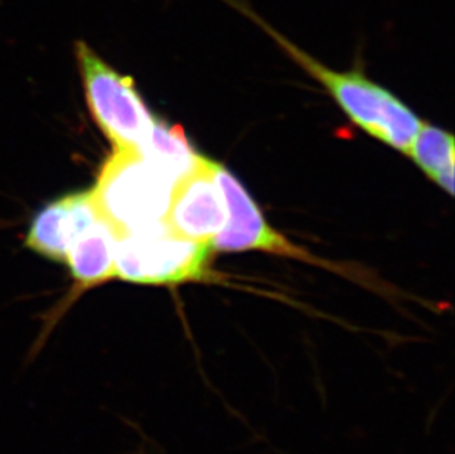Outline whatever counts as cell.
<instances>
[{
    "mask_svg": "<svg viewBox=\"0 0 455 454\" xmlns=\"http://www.w3.org/2000/svg\"><path fill=\"white\" fill-rule=\"evenodd\" d=\"M239 12L245 13L262 30H266L273 39L304 67L314 78H317L329 93L335 98L347 116L360 126L361 129L385 142L387 145L407 154L412 139L420 127L419 117L396 98L395 94L370 82L360 73H338L327 69L318 61L307 55L299 47L291 44L283 36L273 30L270 24L262 21L257 12L248 4V0H223Z\"/></svg>",
    "mask_w": 455,
    "mask_h": 454,
    "instance_id": "obj_1",
    "label": "cell"
},
{
    "mask_svg": "<svg viewBox=\"0 0 455 454\" xmlns=\"http://www.w3.org/2000/svg\"><path fill=\"white\" fill-rule=\"evenodd\" d=\"M212 247L177 235L161 220L116 236V278L152 287H176L211 278Z\"/></svg>",
    "mask_w": 455,
    "mask_h": 454,
    "instance_id": "obj_2",
    "label": "cell"
},
{
    "mask_svg": "<svg viewBox=\"0 0 455 454\" xmlns=\"http://www.w3.org/2000/svg\"><path fill=\"white\" fill-rule=\"evenodd\" d=\"M172 186L138 150H116L100 168L92 193L103 219L116 233L158 223L167 215Z\"/></svg>",
    "mask_w": 455,
    "mask_h": 454,
    "instance_id": "obj_3",
    "label": "cell"
},
{
    "mask_svg": "<svg viewBox=\"0 0 455 454\" xmlns=\"http://www.w3.org/2000/svg\"><path fill=\"white\" fill-rule=\"evenodd\" d=\"M76 56L96 125L116 150H138L154 125L132 78L118 73L84 42H76Z\"/></svg>",
    "mask_w": 455,
    "mask_h": 454,
    "instance_id": "obj_4",
    "label": "cell"
},
{
    "mask_svg": "<svg viewBox=\"0 0 455 454\" xmlns=\"http://www.w3.org/2000/svg\"><path fill=\"white\" fill-rule=\"evenodd\" d=\"M214 177L228 206V222L219 235L211 240L217 251H266L298 260H311L308 254L289 242L279 231L267 223L264 215L250 193L236 177L221 164L212 161Z\"/></svg>",
    "mask_w": 455,
    "mask_h": 454,
    "instance_id": "obj_5",
    "label": "cell"
},
{
    "mask_svg": "<svg viewBox=\"0 0 455 454\" xmlns=\"http://www.w3.org/2000/svg\"><path fill=\"white\" fill-rule=\"evenodd\" d=\"M164 222L177 235L210 242L228 222V206L215 181L212 159L203 157L198 167L172 186V201Z\"/></svg>",
    "mask_w": 455,
    "mask_h": 454,
    "instance_id": "obj_6",
    "label": "cell"
},
{
    "mask_svg": "<svg viewBox=\"0 0 455 454\" xmlns=\"http://www.w3.org/2000/svg\"><path fill=\"white\" fill-rule=\"evenodd\" d=\"M92 189L49 202L31 220L26 245L51 262L65 263L74 242L100 219Z\"/></svg>",
    "mask_w": 455,
    "mask_h": 454,
    "instance_id": "obj_7",
    "label": "cell"
},
{
    "mask_svg": "<svg viewBox=\"0 0 455 454\" xmlns=\"http://www.w3.org/2000/svg\"><path fill=\"white\" fill-rule=\"evenodd\" d=\"M138 150L148 163L174 183L198 167L203 158V155L192 148L180 127L158 118H155L149 134Z\"/></svg>",
    "mask_w": 455,
    "mask_h": 454,
    "instance_id": "obj_8",
    "label": "cell"
},
{
    "mask_svg": "<svg viewBox=\"0 0 455 454\" xmlns=\"http://www.w3.org/2000/svg\"><path fill=\"white\" fill-rule=\"evenodd\" d=\"M410 155L423 172L448 193L454 191V137L443 130L421 123L412 139Z\"/></svg>",
    "mask_w": 455,
    "mask_h": 454,
    "instance_id": "obj_9",
    "label": "cell"
}]
</instances>
